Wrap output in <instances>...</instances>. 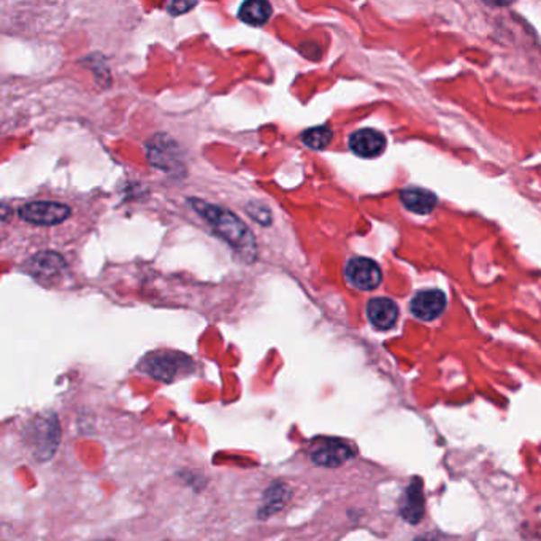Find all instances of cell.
I'll list each match as a JSON object with an SVG mask.
<instances>
[{
  "label": "cell",
  "instance_id": "obj_1",
  "mask_svg": "<svg viewBox=\"0 0 541 541\" xmlns=\"http://www.w3.org/2000/svg\"><path fill=\"white\" fill-rule=\"evenodd\" d=\"M191 207L214 229V232L228 241L241 256H256V239L247 224L224 208L213 207L208 202L189 199Z\"/></svg>",
  "mask_w": 541,
  "mask_h": 541
},
{
  "label": "cell",
  "instance_id": "obj_2",
  "mask_svg": "<svg viewBox=\"0 0 541 541\" xmlns=\"http://www.w3.org/2000/svg\"><path fill=\"white\" fill-rule=\"evenodd\" d=\"M26 438L35 461H50L59 446L60 428L58 418L53 413L37 416L27 426Z\"/></svg>",
  "mask_w": 541,
  "mask_h": 541
},
{
  "label": "cell",
  "instance_id": "obj_3",
  "mask_svg": "<svg viewBox=\"0 0 541 541\" xmlns=\"http://www.w3.org/2000/svg\"><path fill=\"white\" fill-rule=\"evenodd\" d=\"M193 367V359L175 351H159L147 356L141 361V372L162 383H174L181 374H187Z\"/></svg>",
  "mask_w": 541,
  "mask_h": 541
},
{
  "label": "cell",
  "instance_id": "obj_4",
  "mask_svg": "<svg viewBox=\"0 0 541 541\" xmlns=\"http://www.w3.org/2000/svg\"><path fill=\"white\" fill-rule=\"evenodd\" d=\"M356 451L347 441L341 438H320L314 443L310 457L314 465L326 468L341 467L355 457Z\"/></svg>",
  "mask_w": 541,
  "mask_h": 541
},
{
  "label": "cell",
  "instance_id": "obj_5",
  "mask_svg": "<svg viewBox=\"0 0 541 541\" xmlns=\"http://www.w3.org/2000/svg\"><path fill=\"white\" fill-rule=\"evenodd\" d=\"M70 212V207L60 202H31L20 208V216L34 226H56L68 220Z\"/></svg>",
  "mask_w": 541,
  "mask_h": 541
},
{
  "label": "cell",
  "instance_id": "obj_6",
  "mask_svg": "<svg viewBox=\"0 0 541 541\" xmlns=\"http://www.w3.org/2000/svg\"><path fill=\"white\" fill-rule=\"evenodd\" d=\"M345 276L353 288L359 291H374L383 280L381 268L368 257H353L345 267Z\"/></svg>",
  "mask_w": 541,
  "mask_h": 541
},
{
  "label": "cell",
  "instance_id": "obj_7",
  "mask_svg": "<svg viewBox=\"0 0 541 541\" xmlns=\"http://www.w3.org/2000/svg\"><path fill=\"white\" fill-rule=\"evenodd\" d=\"M448 301L445 293L438 289L419 291L410 302V311L419 321H435L446 310Z\"/></svg>",
  "mask_w": 541,
  "mask_h": 541
},
{
  "label": "cell",
  "instance_id": "obj_8",
  "mask_svg": "<svg viewBox=\"0 0 541 541\" xmlns=\"http://www.w3.org/2000/svg\"><path fill=\"white\" fill-rule=\"evenodd\" d=\"M349 149L364 159H374L384 153L386 149V137L376 129H359L349 137Z\"/></svg>",
  "mask_w": 541,
  "mask_h": 541
},
{
  "label": "cell",
  "instance_id": "obj_9",
  "mask_svg": "<svg viewBox=\"0 0 541 541\" xmlns=\"http://www.w3.org/2000/svg\"><path fill=\"white\" fill-rule=\"evenodd\" d=\"M367 318L370 324L378 330L394 328L399 320V307L388 297H374L367 303Z\"/></svg>",
  "mask_w": 541,
  "mask_h": 541
},
{
  "label": "cell",
  "instance_id": "obj_10",
  "mask_svg": "<svg viewBox=\"0 0 541 541\" xmlns=\"http://www.w3.org/2000/svg\"><path fill=\"white\" fill-rule=\"evenodd\" d=\"M291 497H293V491L286 482H272L262 495V503L257 509V518L266 521L268 518L280 513L281 509L288 505Z\"/></svg>",
  "mask_w": 541,
  "mask_h": 541
},
{
  "label": "cell",
  "instance_id": "obj_11",
  "mask_svg": "<svg viewBox=\"0 0 541 541\" xmlns=\"http://www.w3.org/2000/svg\"><path fill=\"white\" fill-rule=\"evenodd\" d=\"M426 513V499H424V489L419 478H413L407 492L403 495L401 505V516L410 524H418L422 521Z\"/></svg>",
  "mask_w": 541,
  "mask_h": 541
},
{
  "label": "cell",
  "instance_id": "obj_12",
  "mask_svg": "<svg viewBox=\"0 0 541 541\" xmlns=\"http://www.w3.org/2000/svg\"><path fill=\"white\" fill-rule=\"evenodd\" d=\"M401 201L403 207L416 214H428L434 212L438 199L437 195L422 187H407L401 193Z\"/></svg>",
  "mask_w": 541,
  "mask_h": 541
},
{
  "label": "cell",
  "instance_id": "obj_13",
  "mask_svg": "<svg viewBox=\"0 0 541 541\" xmlns=\"http://www.w3.org/2000/svg\"><path fill=\"white\" fill-rule=\"evenodd\" d=\"M274 14L272 5L268 2L264 0H251V2H245L241 4V7L239 8V18H240L245 24L249 26L261 27L270 20V16Z\"/></svg>",
  "mask_w": 541,
  "mask_h": 541
},
{
  "label": "cell",
  "instance_id": "obj_14",
  "mask_svg": "<svg viewBox=\"0 0 541 541\" xmlns=\"http://www.w3.org/2000/svg\"><path fill=\"white\" fill-rule=\"evenodd\" d=\"M66 267L64 259L56 253H41L35 256L32 261L29 262V270L37 276V278H51L54 275Z\"/></svg>",
  "mask_w": 541,
  "mask_h": 541
},
{
  "label": "cell",
  "instance_id": "obj_15",
  "mask_svg": "<svg viewBox=\"0 0 541 541\" xmlns=\"http://www.w3.org/2000/svg\"><path fill=\"white\" fill-rule=\"evenodd\" d=\"M334 132L329 126L311 127L302 134V140L311 149H324L332 141Z\"/></svg>",
  "mask_w": 541,
  "mask_h": 541
},
{
  "label": "cell",
  "instance_id": "obj_16",
  "mask_svg": "<svg viewBox=\"0 0 541 541\" xmlns=\"http://www.w3.org/2000/svg\"><path fill=\"white\" fill-rule=\"evenodd\" d=\"M261 205L259 203H251V208H248V212L251 214V218L259 221L261 224H268L270 222V213H268V208H262L259 210Z\"/></svg>",
  "mask_w": 541,
  "mask_h": 541
},
{
  "label": "cell",
  "instance_id": "obj_17",
  "mask_svg": "<svg viewBox=\"0 0 541 541\" xmlns=\"http://www.w3.org/2000/svg\"><path fill=\"white\" fill-rule=\"evenodd\" d=\"M195 4H189V2H170V4L166 5L168 14H172V16L186 14V12L193 10Z\"/></svg>",
  "mask_w": 541,
  "mask_h": 541
},
{
  "label": "cell",
  "instance_id": "obj_18",
  "mask_svg": "<svg viewBox=\"0 0 541 541\" xmlns=\"http://www.w3.org/2000/svg\"><path fill=\"white\" fill-rule=\"evenodd\" d=\"M415 541H443L437 536V535H424V536H418Z\"/></svg>",
  "mask_w": 541,
  "mask_h": 541
},
{
  "label": "cell",
  "instance_id": "obj_19",
  "mask_svg": "<svg viewBox=\"0 0 541 541\" xmlns=\"http://www.w3.org/2000/svg\"><path fill=\"white\" fill-rule=\"evenodd\" d=\"M101 541H114V540H110V538H108V540H101Z\"/></svg>",
  "mask_w": 541,
  "mask_h": 541
}]
</instances>
